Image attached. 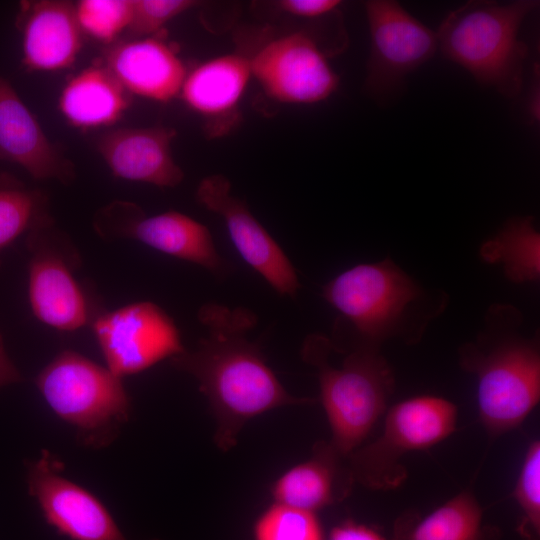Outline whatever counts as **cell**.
I'll return each instance as SVG.
<instances>
[{
  "label": "cell",
  "instance_id": "30bf717a",
  "mask_svg": "<svg viewBox=\"0 0 540 540\" xmlns=\"http://www.w3.org/2000/svg\"><path fill=\"white\" fill-rule=\"evenodd\" d=\"M365 9L371 43L366 86L384 99L434 56L437 35L396 1H367Z\"/></svg>",
  "mask_w": 540,
  "mask_h": 540
},
{
  "label": "cell",
  "instance_id": "f1b7e54d",
  "mask_svg": "<svg viewBox=\"0 0 540 540\" xmlns=\"http://www.w3.org/2000/svg\"><path fill=\"white\" fill-rule=\"evenodd\" d=\"M340 4L341 1L338 0H282L278 2L283 12L307 19L327 16L335 12Z\"/></svg>",
  "mask_w": 540,
  "mask_h": 540
},
{
  "label": "cell",
  "instance_id": "5b68a950",
  "mask_svg": "<svg viewBox=\"0 0 540 540\" xmlns=\"http://www.w3.org/2000/svg\"><path fill=\"white\" fill-rule=\"evenodd\" d=\"M456 423V406L442 397L416 396L395 404L386 415L378 440L350 454L353 480L374 488L398 485L403 472L398 458L444 440L454 432Z\"/></svg>",
  "mask_w": 540,
  "mask_h": 540
},
{
  "label": "cell",
  "instance_id": "ffe728a7",
  "mask_svg": "<svg viewBox=\"0 0 540 540\" xmlns=\"http://www.w3.org/2000/svg\"><path fill=\"white\" fill-rule=\"evenodd\" d=\"M251 76L250 59L225 54L187 72L179 95L197 114L222 122L237 108Z\"/></svg>",
  "mask_w": 540,
  "mask_h": 540
},
{
  "label": "cell",
  "instance_id": "8fae6325",
  "mask_svg": "<svg viewBox=\"0 0 540 540\" xmlns=\"http://www.w3.org/2000/svg\"><path fill=\"white\" fill-rule=\"evenodd\" d=\"M93 227L106 240L133 239L213 273L224 270L208 228L181 212L147 216L135 203L116 200L97 211Z\"/></svg>",
  "mask_w": 540,
  "mask_h": 540
},
{
  "label": "cell",
  "instance_id": "4dcf8cb0",
  "mask_svg": "<svg viewBox=\"0 0 540 540\" xmlns=\"http://www.w3.org/2000/svg\"><path fill=\"white\" fill-rule=\"evenodd\" d=\"M21 374L9 358L3 337L0 332V388L12 383L20 382Z\"/></svg>",
  "mask_w": 540,
  "mask_h": 540
},
{
  "label": "cell",
  "instance_id": "2e32d148",
  "mask_svg": "<svg viewBox=\"0 0 540 540\" xmlns=\"http://www.w3.org/2000/svg\"><path fill=\"white\" fill-rule=\"evenodd\" d=\"M16 27L21 36L22 63L27 70L59 71L76 61L83 32L72 2L22 1Z\"/></svg>",
  "mask_w": 540,
  "mask_h": 540
},
{
  "label": "cell",
  "instance_id": "7c38bea8",
  "mask_svg": "<svg viewBox=\"0 0 540 540\" xmlns=\"http://www.w3.org/2000/svg\"><path fill=\"white\" fill-rule=\"evenodd\" d=\"M250 66L265 93L281 103H319L339 85L325 53L304 33L272 40L253 56Z\"/></svg>",
  "mask_w": 540,
  "mask_h": 540
},
{
  "label": "cell",
  "instance_id": "d4e9b609",
  "mask_svg": "<svg viewBox=\"0 0 540 540\" xmlns=\"http://www.w3.org/2000/svg\"><path fill=\"white\" fill-rule=\"evenodd\" d=\"M253 536L254 540H324L314 512L277 502L258 517Z\"/></svg>",
  "mask_w": 540,
  "mask_h": 540
},
{
  "label": "cell",
  "instance_id": "8992f818",
  "mask_svg": "<svg viewBox=\"0 0 540 540\" xmlns=\"http://www.w3.org/2000/svg\"><path fill=\"white\" fill-rule=\"evenodd\" d=\"M422 289L390 259L359 264L323 288V296L370 343L397 333Z\"/></svg>",
  "mask_w": 540,
  "mask_h": 540
},
{
  "label": "cell",
  "instance_id": "4316f807",
  "mask_svg": "<svg viewBox=\"0 0 540 540\" xmlns=\"http://www.w3.org/2000/svg\"><path fill=\"white\" fill-rule=\"evenodd\" d=\"M513 496L524 517L527 533H540V442L533 441L524 456Z\"/></svg>",
  "mask_w": 540,
  "mask_h": 540
},
{
  "label": "cell",
  "instance_id": "603a6c76",
  "mask_svg": "<svg viewBox=\"0 0 540 540\" xmlns=\"http://www.w3.org/2000/svg\"><path fill=\"white\" fill-rule=\"evenodd\" d=\"M51 221L47 195L0 170V266L4 251Z\"/></svg>",
  "mask_w": 540,
  "mask_h": 540
},
{
  "label": "cell",
  "instance_id": "83f0119b",
  "mask_svg": "<svg viewBox=\"0 0 540 540\" xmlns=\"http://www.w3.org/2000/svg\"><path fill=\"white\" fill-rule=\"evenodd\" d=\"M196 5L192 0H133L128 30L135 36H155L169 21Z\"/></svg>",
  "mask_w": 540,
  "mask_h": 540
},
{
  "label": "cell",
  "instance_id": "5bb4252c",
  "mask_svg": "<svg viewBox=\"0 0 540 540\" xmlns=\"http://www.w3.org/2000/svg\"><path fill=\"white\" fill-rule=\"evenodd\" d=\"M58 466L46 451L29 465V493L47 522L72 540H127L104 505L62 477Z\"/></svg>",
  "mask_w": 540,
  "mask_h": 540
},
{
  "label": "cell",
  "instance_id": "6da1fadb",
  "mask_svg": "<svg viewBox=\"0 0 540 540\" xmlns=\"http://www.w3.org/2000/svg\"><path fill=\"white\" fill-rule=\"evenodd\" d=\"M198 319L206 327L207 337L196 349L184 350L170 361L198 381L214 414V441L222 451L236 444L250 419L278 407L313 401L289 394L258 346L246 338L256 324L253 312L208 303L200 308Z\"/></svg>",
  "mask_w": 540,
  "mask_h": 540
},
{
  "label": "cell",
  "instance_id": "484cf974",
  "mask_svg": "<svg viewBox=\"0 0 540 540\" xmlns=\"http://www.w3.org/2000/svg\"><path fill=\"white\" fill-rule=\"evenodd\" d=\"M75 12L83 33L111 43L129 28L133 0H81L75 4Z\"/></svg>",
  "mask_w": 540,
  "mask_h": 540
},
{
  "label": "cell",
  "instance_id": "9a60e30c",
  "mask_svg": "<svg viewBox=\"0 0 540 540\" xmlns=\"http://www.w3.org/2000/svg\"><path fill=\"white\" fill-rule=\"evenodd\" d=\"M0 161L13 163L36 180L69 184L73 163L50 141L11 83L0 75Z\"/></svg>",
  "mask_w": 540,
  "mask_h": 540
},
{
  "label": "cell",
  "instance_id": "7a4b0ae2",
  "mask_svg": "<svg viewBox=\"0 0 540 540\" xmlns=\"http://www.w3.org/2000/svg\"><path fill=\"white\" fill-rule=\"evenodd\" d=\"M536 0L469 1L451 11L438 29V49L481 85L507 98L522 90L527 45L519 38Z\"/></svg>",
  "mask_w": 540,
  "mask_h": 540
},
{
  "label": "cell",
  "instance_id": "4fadbf2b",
  "mask_svg": "<svg viewBox=\"0 0 540 540\" xmlns=\"http://www.w3.org/2000/svg\"><path fill=\"white\" fill-rule=\"evenodd\" d=\"M198 202L219 215L238 253L279 294L293 297L300 287L298 277L284 251L249 211L231 193L227 178L215 174L198 185Z\"/></svg>",
  "mask_w": 540,
  "mask_h": 540
},
{
  "label": "cell",
  "instance_id": "ac0fdd59",
  "mask_svg": "<svg viewBox=\"0 0 540 540\" xmlns=\"http://www.w3.org/2000/svg\"><path fill=\"white\" fill-rule=\"evenodd\" d=\"M102 64L129 94L156 102L178 96L187 75L174 47L156 35L116 43Z\"/></svg>",
  "mask_w": 540,
  "mask_h": 540
},
{
  "label": "cell",
  "instance_id": "52a82bcc",
  "mask_svg": "<svg viewBox=\"0 0 540 540\" xmlns=\"http://www.w3.org/2000/svg\"><path fill=\"white\" fill-rule=\"evenodd\" d=\"M51 409L69 423L97 431L126 419L129 402L121 378L81 354H58L37 376Z\"/></svg>",
  "mask_w": 540,
  "mask_h": 540
},
{
  "label": "cell",
  "instance_id": "9c48e42d",
  "mask_svg": "<svg viewBox=\"0 0 540 540\" xmlns=\"http://www.w3.org/2000/svg\"><path fill=\"white\" fill-rule=\"evenodd\" d=\"M90 324L107 368L119 378L185 350L172 318L150 301L99 313Z\"/></svg>",
  "mask_w": 540,
  "mask_h": 540
},
{
  "label": "cell",
  "instance_id": "e0dca14e",
  "mask_svg": "<svg viewBox=\"0 0 540 540\" xmlns=\"http://www.w3.org/2000/svg\"><path fill=\"white\" fill-rule=\"evenodd\" d=\"M175 135L174 129L163 126L118 128L102 135L97 149L115 177L172 188L184 177L172 156Z\"/></svg>",
  "mask_w": 540,
  "mask_h": 540
},
{
  "label": "cell",
  "instance_id": "d6986e66",
  "mask_svg": "<svg viewBox=\"0 0 540 540\" xmlns=\"http://www.w3.org/2000/svg\"><path fill=\"white\" fill-rule=\"evenodd\" d=\"M340 458L329 443H318L309 460L289 468L275 481L272 487L275 501L315 512L343 498L353 477L349 469H341Z\"/></svg>",
  "mask_w": 540,
  "mask_h": 540
},
{
  "label": "cell",
  "instance_id": "ba28073f",
  "mask_svg": "<svg viewBox=\"0 0 540 540\" xmlns=\"http://www.w3.org/2000/svg\"><path fill=\"white\" fill-rule=\"evenodd\" d=\"M25 243L33 315L60 331H75L90 324L92 314L74 276L80 259L69 239L51 221L32 230Z\"/></svg>",
  "mask_w": 540,
  "mask_h": 540
},
{
  "label": "cell",
  "instance_id": "f546056e",
  "mask_svg": "<svg viewBox=\"0 0 540 540\" xmlns=\"http://www.w3.org/2000/svg\"><path fill=\"white\" fill-rule=\"evenodd\" d=\"M329 540H386L375 529L354 522H346L334 527Z\"/></svg>",
  "mask_w": 540,
  "mask_h": 540
},
{
  "label": "cell",
  "instance_id": "7402d4cb",
  "mask_svg": "<svg viewBox=\"0 0 540 540\" xmlns=\"http://www.w3.org/2000/svg\"><path fill=\"white\" fill-rule=\"evenodd\" d=\"M487 263L502 264L506 276L515 283L535 281L540 274V235L533 218L508 221L496 236L480 248Z\"/></svg>",
  "mask_w": 540,
  "mask_h": 540
},
{
  "label": "cell",
  "instance_id": "277c9868",
  "mask_svg": "<svg viewBox=\"0 0 540 540\" xmlns=\"http://www.w3.org/2000/svg\"><path fill=\"white\" fill-rule=\"evenodd\" d=\"M462 365L477 376L480 419L492 435L519 426L540 399V356L536 341L512 334L481 336L461 350Z\"/></svg>",
  "mask_w": 540,
  "mask_h": 540
},
{
  "label": "cell",
  "instance_id": "3957f363",
  "mask_svg": "<svg viewBox=\"0 0 540 540\" xmlns=\"http://www.w3.org/2000/svg\"><path fill=\"white\" fill-rule=\"evenodd\" d=\"M332 342L309 335L303 360L316 368L320 399L332 433L330 446L341 456L353 453L385 410L394 379L391 368L373 345H362L340 366L330 363Z\"/></svg>",
  "mask_w": 540,
  "mask_h": 540
},
{
  "label": "cell",
  "instance_id": "44dd1931",
  "mask_svg": "<svg viewBox=\"0 0 540 540\" xmlns=\"http://www.w3.org/2000/svg\"><path fill=\"white\" fill-rule=\"evenodd\" d=\"M129 104V93L102 63L71 77L59 96L61 114L70 125L80 129L116 123Z\"/></svg>",
  "mask_w": 540,
  "mask_h": 540
},
{
  "label": "cell",
  "instance_id": "cb8c5ba5",
  "mask_svg": "<svg viewBox=\"0 0 540 540\" xmlns=\"http://www.w3.org/2000/svg\"><path fill=\"white\" fill-rule=\"evenodd\" d=\"M482 510L473 494L455 495L420 520L410 540H479Z\"/></svg>",
  "mask_w": 540,
  "mask_h": 540
}]
</instances>
